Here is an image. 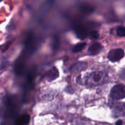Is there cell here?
Wrapping results in <instances>:
<instances>
[{"label": "cell", "instance_id": "6da1fadb", "mask_svg": "<svg viewBox=\"0 0 125 125\" xmlns=\"http://www.w3.org/2000/svg\"><path fill=\"white\" fill-rule=\"evenodd\" d=\"M108 76L103 72H94L88 75L86 84L90 87L100 85L107 83Z\"/></svg>", "mask_w": 125, "mask_h": 125}, {"label": "cell", "instance_id": "7a4b0ae2", "mask_svg": "<svg viewBox=\"0 0 125 125\" xmlns=\"http://www.w3.org/2000/svg\"><path fill=\"white\" fill-rule=\"evenodd\" d=\"M111 97L113 100H119L125 98V85L123 84H117L112 88L111 90Z\"/></svg>", "mask_w": 125, "mask_h": 125}, {"label": "cell", "instance_id": "3957f363", "mask_svg": "<svg viewBox=\"0 0 125 125\" xmlns=\"http://www.w3.org/2000/svg\"><path fill=\"white\" fill-rule=\"evenodd\" d=\"M125 56V52L122 49H112L107 54V59L112 62H116L120 61Z\"/></svg>", "mask_w": 125, "mask_h": 125}, {"label": "cell", "instance_id": "277c9868", "mask_svg": "<svg viewBox=\"0 0 125 125\" xmlns=\"http://www.w3.org/2000/svg\"><path fill=\"white\" fill-rule=\"evenodd\" d=\"M103 50V46L99 42H95L92 44L87 50L88 54L90 56H96L100 53Z\"/></svg>", "mask_w": 125, "mask_h": 125}, {"label": "cell", "instance_id": "5b68a950", "mask_svg": "<svg viewBox=\"0 0 125 125\" xmlns=\"http://www.w3.org/2000/svg\"><path fill=\"white\" fill-rule=\"evenodd\" d=\"M59 76V73L57 68L56 67H52L46 72L45 77L49 82H51L57 79Z\"/></svg>", "mask_w": 125, "mask_h": 125}, {"label": "cell", "instance_id": "8992f818", "mask_svg": "<svg viewBox=\"0 0 125 125\" xmlns=\"http://www.w3.org/2000/svg\"><path fill=\"white\" fill-rule=\"evenodd\" d=\"M89 33L90 32H88L86 27H84L83 26H79L76 29V34L81 39H85V37L89 36Z\"/></svg>", "mask_w": 125, "mask_h": 125}, {"label": "cell", "instance_id": "52a82bcc", "mask_svg": "<svg viewBox=\"0 0 125 125\" xmlns=\"http://www.w3.org/2000/svg\"><path fill=\"white\" fill-rule=\"evenodd\" d=\"M30 122V116L28 114H23L16 119L15 125H28Z\"/></svg>", "mask_w": 125, "mask_h": 125}, {"label": "cell", "instance_id": "ba28073f", "mask_svg": "<svg viewBox=\"0 0 125 125\" xmlns=\"http://www.w3.org/2000/svg\"><path fill=\"white\" fill-rule=\"evenodd\" d=\"M87 67V64L85 62H79L73 65L71 68L72 72H81L85 70Z\"/></svg>", "mask_w": 125, "mask_h": 125}, {"label": "cell", "instance_id": "9c48e42d", "mask_svg": "<svg viewBox=\"0 0 125 125\" xmlns=\"http://www.w3.org/2000/svg\"><path fill=\"white\" fill-rule=\"evenodd\" d=\"M114 113L118 115L120 113H122L125 109V104L123 103H117L113 107Z\"/></svg>", "mask_w": 125, "mask_h": 125}, {"label": "cell", "instance_id": "30bf717a", "mask_svg": "<svg viewBox=\"0 0 125 125\" xmlns=\"http://www.w3.org/2000/svg\"><path fill=\"white\" fill-rule=\"evenodd\" d=\"M86 45H87V43L85 42H82V43H79L76 44V45H75L73 47V49H72V52H74V53H77V52H81L82 50H84V48L85 47Z\"/></svg>", "mask_w": 125, "mask_h": 125}, {"label": "cell", "instance_id": "8fae6325", "mask_svg": "<svg viewBox=\"0 0 125 125\" xmlns=\"http://www.w3.org/2000/svg\"><path fill=\"white\" fill-rule=\"evenodd\" d=\"M117 34L118 37H125V27L123 26H119L117 28Z\"/></svg>", "mask_w": 125, "mask_h": 125}, {"label": "cell", "instance_id": "7c38bea8", "mask_svg": "<svg viewBox=\"0 0 125 125\" xmlns=\"http://www.w3.org/2000/svg\"><path fill=\"white\" fill-rule=\"evenodd\" d=\"M89 37H90V39L96 40V39H98L99 37H100V35H99V33L97 31L92 30L90 32V33H89Z\"/></svg>", "mask_w": 125, "mask_h": 125}, {"label": "cell", "instance_id": "4fadbf2b", "mask_svg": "<svg viewBox=\"0 0 125 125\" xmlns=\"http://www.w3.org/2000/svg\"><path fill=\"white\" fill-rule=\"evenodd\" d=\"M67 89H68L67 92H68L69 94H73V93L74 92V89H73V88L72 86H67Z\"/></svg>", "mask_w": 125, "mask_h": 125}, {"label": "cell", "instance_id": "5bb4252c", "mask_svg": "<svg viewBox=\"0 0 125 125\" xmlns=\"http://www.w3.org/2000/svg\"><path fill=\"white\" fill-rule=\"evenodd\" d=\"M121 78H123V79H125V68H124L121 72Z\"/></svg>", "mask_w": 125, "mask_h": 125}, {"label": "cell", "instance_id": "9a60e30c", "mask_svg": "<svg viewBox=\"0 0 125 125\" xmlns=\"http://www.w3.org/2000/svg\"><path fill=\"white\" fill-rule=\"evenodd\" d=\"M122 124H123V122H122L121 120H119L117 121L115 123L116 125H122Z\"/></svg>", "mask_w": 125, "mask_h": 125}, {"label": "cell", "instance_id": "2e32d148", "mask_svg": "<svg viewBox=\"0 0 125 125\" xmlns=\"http://www.w3.org/2000/svg\"><path fill=\"white\" fill-rule=\"evenodd\" d=\"M1 1H2V0H1Z\"/></svg>", "mask_w": 125, "mask_h": 125}]
</instances>
